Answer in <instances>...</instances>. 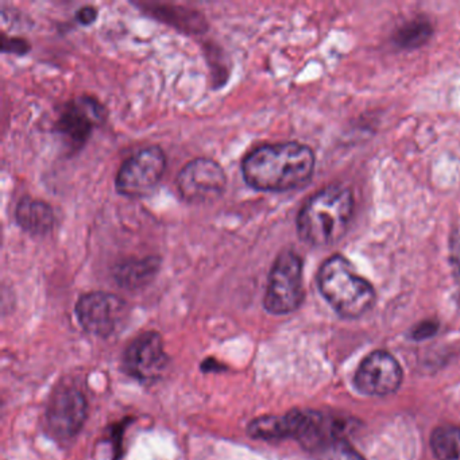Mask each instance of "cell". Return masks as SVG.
Segmentation results:
<instances>
[{"label":"cell","mask_w":460,"mask_h":460,"mask_svg":"<svg viewBox=\"0 0 460 460\" xmlns=\"http://www.w3.org/2000/svg\"><path fill=\"white\" fill-rule=\"evenodd\" d=\"M166 169V155L160 146H149L134 153L118 171L115 187L126 198L139 199L157 190Z\"/></svg>","instance_id":"5"},{"label":"cell","mask_w":460,"mask_h":460,"mask_svg":"<svg viewBox=\"0 0 460 460\" xmlns=\"http://www.w3.org/2000/svg\"><path fill=\"white\" fill-rule=\"evenodd\" d=\"M96 18H98V10L95 7L83 6L77 10L76 20L80 25H91V23L95 22Z\"/></svg>","instance_id":"21"},{"label":"cell","mask_w":460,"mask_h":460,"mask_svg":"<svg viewBox=\"0 0 460 460\" xmlns=\"http://www.w3.org/2000/svg\"><path fill=\"white\" fill-rule=\"evenodd\" d=\"M2 50L4 53H17V55H25L31 50V45L26 40L15 39V37H2Z\"/></svg>","instance_id":"19"},{"label":"cell","mask_w":460,"mask_h":460,"mask_svg":"<svg viewBox=\"0 0 460 460\" xmlns=\"http://www.w3.org/2000/svg\"><path fill=\"white\" fill-rule=\"evenodd\" d=\"M227 177L222 165L211 158H196L177 176V190L188 203L201 204L217 200L225 192Z\"/></svg>","instance_id":"6"},{"label":"cell","mask_w":460,"mask_h":460,"mask_svg":"<svg viewBox=\"0 0 460 460\" xmlns=\"http://www.w3.org/2000/svg\"><path fill=\"white\" fill-rule=\"evenodd\" d=\"M247 432L260 440H281L293 438L292 411L284 416H265L250 422Z\"/></svg>","instance_id":"15"},{"label":"cell","mask_w":460,"mask_h":460,"mask_svg":"<svg viewBox=\"0 0 460 460\" xmlns=\"http://www.w3.org/2000/svg\"><path fill=\"white\" fill-rule=\"evenodd\" d=\"M319 460H366L344 438H335L316 451Z\"/></svg>","instance_id":"18"},{"label":"cell","mask_w":460,"mask_h":460,"mask_svg":"<svg viewBox=\"0 0 460 460\" xmlns=\"http://www.w3.org/2000/svg\"><path fill=\"white\" fill-rule=\"evenodd\" d=\"M355 386L367 395H389L402 382V368L389 352L376 351L367 355L355 374Z\"/></svg>","instance_id":"10"},{"label":"cell","mask_w":460,"mask_h":460,"mask_svg":"<svg viewBox=\"0 0 460 460\" xmlns=\"http://www.w3.org/2000/svg\"><path fill=\"white\" fill-rule=\"evenodd\" d=\"M430 447L438 460H460V427L436 428L430 436Z\"/></svg>","instance_id":"17"},{"label":"cell","mask_w":460,"mask_h":460,"mask_svg":"<svg viewBox=\"0 0 460 460\" xmlns=\"http://www.w3.org/2000/svg\"><path fill=\"white\" fill-rule=\"evenodd\" d=\"M438 323L432 322V320H427V322L420 323V324L414 328L413 332H411V336H413L414 339H417V341L428 339L438 332Z\"/></svg>","instance_id":"20"},{"label":"cell","mask_w":460,"mask_h":460,"mask_svg":"<svg viewBox=\"0 0 460 460\" xmlns=\"http://www.w3.org/2000/svg\"><path fill=\"white\" fill-rule=\"evenodd\" d=\"M87 417L84 395L74 387H64L53 394L47 411L48 427L58 438H71L79 433Z\"/></svg>","instance_id":"11"},{"label":"cell","mask_w":460,"mask_h":460,"mask_svg":"<svg viewBox=\"0 0 460 460\" xmlns=\"http://www.w3.org/2000/svg\"><path fill=\"white\" fill-rule=\"evenodd\" d=\"M166 366L168 355L157 332L142 333L128 347L123 357L126 373L142 382L161 378Z\"/></svg>","instance_id":"9"},{"label":"cell","mask_w":460,"mask_h":460,"mask_svg":"<svg viewBox=\"0 0 460 460\" xmlns=\"http://www.w3.org/2000/svg\"><path fill=\"white\" fill-rule=\"evenodd\" d=\"M106 119V110L96 99L80 96L72 99L61 110L55 128L71 152H77Z\"/></svg>","instance_id":"7"},{"label":"cell","mask_w":460,"mask_h":460,"mask_svg":"<svg viewBox=\"0 0 460 460\" xmlns=\"http://www.w3.org/2000/svg\"><path fill=\"white\" fill-rule=\"evenodd\" d=\"M317 284L327 303L347 319L362 316L376 301L374 288L358 276L351 263L341 255H332L323 263Z\"/></svg>","instance_id":"3"},{"label":"cell","mask_w":460,"mask_h":460,"mask_svg":"<svg viewBox=\"0 0 460 460\" xmlns=\"http://www.w3.org/2000/svg\"><path fill=\"white\" fill-rule=\"evenodd\" d=\"M304 300L303 260L293 250H284L269 274L263 305L271 314L295 312Z\"/></svg>","instance_id":"4"},{"label":"cell","mask_w":460,"mask_h":460,"mask_svg":"<svg viewBox=\"0 0 460 460\" xmlns=\"http://www.w3.org/2000/svg\"><path fill=\"white\" fill-rule=\"evenodd\" d=\"M311 147L298 142L266 144L244 157L242 174L249 187L262 192H287L303 187L314 176Z\"/></svg>","instance_id":"1"},{"label":"cell","mask_w":460,"mask_h":460,"mask_svg":"<svg viewBox=\"0 0 460 460\" xmlns=\"http://www.w3.org/2000/svg\"><path fill=\"white\" fill-rule=\"evenodd\" d=\"M354 212V195L343 185H330L314 193L297 217L301 241L314 247L331 246L343 238Z\"/></svg>","instance_id":"2"},{"label":"cell","mask_w":460,"mask_h":460,"mask_svg":"<svg viewBox=\"0 0 460 460\" xmlns=\"http://www.w3.org/2000/svg\"><path fill=\"white\" fill-rule=\"evenodd\" d=\"M433 36V26L427 20H411L401 25L393 34V44L401 49L411 50L424 47Z\"/></svg>","instance_id":"16"},{"label":"cell","mask_w":460,"mask_h":460,"mask_svg":"<svg viewBox=\"0 0 460 460\" xmlns=\"http://www.w3.org/2000/svg\"><path fill=\"white\" fill-rule=\"evenodd\" d=\"M149 9L150 15L182 31H203L207 28L206 20L196 10L165 4H150Z\"/></svg>","instance_id":"14"},{"label":"cell","mask_w":460,"mask_h":460,"mask_svg":"<svg viewBox=\"0 0 460 460\" xmlns=\"http://www.w3.org/2000/svg\"><path fill=\"white\" fill-rule=\"evenodd\" d=\"M160 265L161 260L157 257L123 261L115 266L114 279L125 289H141L157 276Z\"/></svg>","instance_id":"13"},{"label":"cell","mask_w":460,"mask_h":460,"mask_svg":"<svg viewBox=\"0 0 460 460\" xmlns=\"http://www.w3.org/2000/svg\"><path fill=\"white\" fill-rule=\"evenodd\" d=\"M15 220L31 235L44 236L53 230L55 211L45 201L26 196L21 199L15 208Z\"/></svg>","instance_id":"12"},{"label":"cell","mask_w":460,"mask_h":460,"mask_svg":"<svg viewBox=\"0 0 460 460\" xmlns=\"http://www.w3.org/2000/svg\"><path fill=\"white\" fill-rule=\"evenodd\" d=\"M75 311L87 332L106 338L119 328L128 314V304L112 293L91 292L79 298Z\"/></svg>","instance_id":"8"}]
</instances>
